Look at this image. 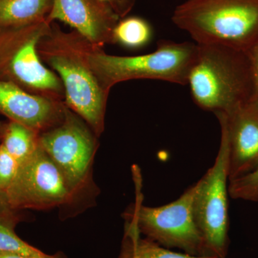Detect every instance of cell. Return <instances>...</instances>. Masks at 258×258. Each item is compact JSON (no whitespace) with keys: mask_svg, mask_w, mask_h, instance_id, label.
I'll use <instances>...</instances> for the list:
<instances>
[{"mask_svg":"<svg viewBox=\"0 0 258 258\" xmlns=\"http://www.w3.org/2000/svg\"><path fill=\"white\" fill-rule=\"evenodd\" d=\"M218 113L223 116L228 135L230 181L258 166V106L250 100L230 113Z\"/></svg>","mask_w":258,"mask_h":258,"instance_id":"30bf717a","label":"cell"},{"mask_svg":"<svg viewBox=\"0 0 258 258\" xmlns=\"http://www.w3.org/2000/svg\"><path fill=\"white\" fill-rule=\"evenodd\" d=\"M0 258H42V257H25V256H19V255H0ZM47 258H62L59 257L57 254L55 255H51L50 257Z\"/></svg>","mask_w":258,"mask_h":258,"instance_id":"7402d4cb","label":"cell"},{"mask_svg":"<svg viewBox=\"0 0 258 258\" xmlns=\"http://www.w3.org/2000/svg\"><path fill=\"white\" fill-rule=\"evenodd\" d=\"M153 37V30L147 20L129 17L116 23L112 32V41L130 49L145 47Z\"/></svg>","mask_w":258,"mask_h":258,"instance_id":"2e32d148","label":"cell"},{"mask_svg":"<svg viewBox=\"0 0 258 258\" xmlns=\"http://www.w3.org/2000/svg\"><path fill=\"white\" fill-rule=\"evenodd\" d=\"M118 17L110 5L99 0H52L46 20L63 22L89 43L100 45L112 40Z\"/></svg>","mask_w":258,"mask_h":258,"instance_id":"9c48e42d","label":"cell"},{"mask_svg":"<svg viewBox=\"0 0 258 258\" xmlns=\"http://www.w3.org/2000/svg\"><path fill=\"white\" fill-rule=\"evenodd\" d=\"M197 54L196 43L161 40L157 50L151 53L117 56L92 50L88 52V61L102 86L108 91L116 83L136 79L159 80L187 86Z\"/></svg>","mask_w":258,"mask_h":258,"instance_id":"3957f363","label":"cell"},{"mask_svg":"<svg viewBox=\"0 0 258 258\" xmlns=\"http://www.w3.org/2000/svg\"><path fill=\"white\" fill-rule=\"evenodd\" d=\"M18 161L0 144V191L5 195L18 173Z\"/></svg>","mask_w":258,"mask_h":258,"instance_id":"d6986e66","label":"cell"},{"mask_svg":"<svg viewBox=\"0 0 258 258\" xmlns=\"http://www.w3.org/2000/svg\"><path fill=\"white\" fill-rule=\"evenodd\" d=\"M75 192L60 169L39 145L19 165L13 183L5 192L13 210H47L69 203Z\"/></svg>","mask_w":258,"mask_h":258,"instance_id":"52a82bcc","label":"cell"},{"mask_svg":"<svg viewBox=\"0 0 258 258\" xmlns=\"http://www.w3.org/2000/svg\"><path fill=\"white\" fill-rule=\"evenodd\" d=\"M127 215L119 258H215L174 252L147 237L142 238L133 210Z\"/></svg>","mask_w":258,"mask_h":258,"instance_id":"4fadbf2b","label":"cell"},{"mask_svg":"<svg viewBox=\"0 0 258 258\" xmlns=\"http://www.w3.org/2000/svg\"><path fill=\"white\" fill-rule=\"evenodd\" d=\"M216 115L221 129L220 148L215 163L197 184L193 209L195 221L203 237L205 255L226 258L230 247L228 214V135L225 120Z\"/></svg>","mask_w":258,"mask_h":258,"instance_id":"277c9868","label":"cell"},{"mask_svg":"<svg viewBox=\"0 0 258 258\" xmlns=\"http://www.w3.org/2000/svg\"><path fill=\"white\" fill-rule=\"evenodd\" d=\"M38 133L23 124L12 121L5 128L2 145L10 155L21 164L36 151Z\"/></svg>","mask_w":258,"mask_h":258,"instance_id":"9a60e30c","label":"cell"},{"mask_svg":"<svg viewBox=\"0 0 258 258\" xmlns=\"http://www.w3.org/2000/svg\"><path fill=\"white\" fill-rule=\"evenodd\" d=\"M39 144L75 193L84 186L94 156L95 142L80 120L64 111L62 121L40 136Z\"/></svg>","mask_w":258,"mask_h":258,"instance_id":"ba28073f","label":"cell"},{"mask_svg":"<svg viewBox=\"0 0 258 258\" xmlns=\"http://www.w3.org/2000/svg\"><path fill=\"white\" fill-rule=\"evenodd\" d=\"M0 111L38 134L59 124L64 113L49 98L30 94L3 81H0Z\"/></svg>","mask_w":258,"mask_h":258,"instance_id":"8fae6325","label":"cell"},{"mask_svg":"<svg viewBox=\"0 0 258 258\" xmlns=\"http://www.w3.org/2000/svg\"><path fill=\"white\" fill-rule=\"evenodd\" d=\"M18 212L10 207L5 194L0 191V223L15 227L20 221Z\"/></svg>","mask_w":258,"mask_h":258,"instance_id":"ffe728a7","label":"cell"},{"mask_svg":"<svg viewBox=\"0 0 258 258\" xmlns=\"http://www.w3.org/2000/svg\"><path fill=\"white\" fill-rule=\"evenodd\" d=\"M51 49L47 58L57 71L66 91L68 104L90 125L96 134L103 132L107 91L93 72L88 52H77L68 40Z\"/></svg>","mask_w":258,"mask_h":258,"instance_id":"8992f818","label":"cell"},{"mask_svg":"<svg viewBox=\"0 0 258 258\" xmlns=\"http://www.w3.org/2000/svg\"><path fill=\"white\" fill-rule=\"evenodd\" d=\"M250 60L251 71H252V83H253V93L251 101L258 106V43L249 53Z\"/></svg>","mask_w":258,"mask_h":258,"instance_id":"44dd1931","label":"cell"},{"mask_svg":"<svg viewBox=\"0 0 258 258\" xmlns=\"http://www.w3.org/2000/svg\"><path fill=\"white\" fill-rule=\"evenodd\" d=\"M172 21L197 44L249 54L258 43V0H186L176 7Z\"/></svg>","mask_w":258,"mask_h":258,"instance_id":"7a4b0ae2","label":"cell"},{"mask_svg":"<svg viewBox=\"0 0 258 258\" xmlns=\"http://www.w3.org/2000/svg\"><path fill=\"white\" fill-rule=\"evenodd\" d=\"M136 202L133 211L141 235L166 248H178L192 255H205L203 237L194 215L197 184L191 185L177 200L159 207L143 205L142 176L138 166H133Z\"/></svg>","mask_w":258,"mask_h":258,"instance_id":"5b68a950","label":"cell"},{"mask_svg":"<svg viewBox=\"0 0 258 258\" xmlns=\"http://www.w3.org/2000/svg\"><path fill=\"white\" fill-rule=\"evenodd\" d=\"M197 45L187 81L195 104L216 114L230 113L250 101L253 83L249 54L222 45Z\"/></svg>","mask_w":258,"mask_h":258,"instance_id":"6da1fadb","label":"cell"},{"mask_svg":"<svg viewBox=\"0 0 258 258\" xmlns=\"http://www.w3.org/2000/svg\"><path fill=\"white\" fill-rule=\"evenodd\" d=\"M13 226L0 223V255H19L25 257L47 258L45 253L22 240L15 232Z\"/></svg>","mask_w":258,"mask_h":258,"instance_id":"e0dca14e","label":"cell"},{"mask_svg":"<svg viewBox=\"0 0 258 258\" xmlns=\"http://www.w3.org/2000/svg\"><path fill=\"white\" fill-rule=\"evenodd\" d=\"M228 191L232 199L258 202V166L247 174L230 180Z\"/></svg>","mask_w":258,"mask_h":258,"instance_id":"ac0fdd59","label":"cell"},{"mask_svg":"<svg viewBox=\"0 0 258 258\" xmlns=\"http://www.w3.org/2000/svg\"><path fill=\"white\" fill-rule=\"evenodd\" d=\"M52 0H0V26H25L45 21Z\"/></svg>","mask_w":258,"mask_h":258,"instance_id":"5bb4252c","label":"cell"},{"mask_svg":"<svg viewBox=\"0 0 258 258\" xmlns=\"http://www.w3.org/2000/svg\"><path fill=\"white\" fill-rule=\"evenodd\" d=\"M47 20L37 23L30 36L19 47L12 58V72L20 82L34 89L42 91H57L60 88L58 78L47 69L37 54V44L47 30Z\"/></svg>","mask_w":258,"mask_h":258,"instance_id":"7c38bea8","label":"cell"}]
</instances>
